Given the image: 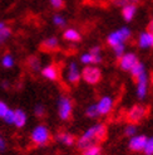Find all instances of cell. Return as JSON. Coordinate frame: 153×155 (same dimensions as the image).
<instances>
[{"instance_id": "obj_1", "label": "cell", "mask_w": 153, "mask_h": 155, "mask_svg": "<svg viewBox=\"0 0 153 155\" xmlns=\"http://www.w3.org/2000/svg\"><path fill=\"white\" fill-rule=\"evenodd\" d=\"M97 143H98V140H97V126L94 125V126L89 127L86 133L78 139L76 146H78L80 150H84L90 145H97Z\"/></svg>"}, {"instance_id": "obj_2", "label": "cell", "mask_w": 153, "mask_h": 155, "mask_svg": "<svg viewBox=\"0 0 153 155\" xmlns=\"http://www.w3.org/2000/svg\"><path fill=\"white\" fill-rule=\"evenodd\" d=\"M129 37H131V30L124 27V28H120V29L116 30V32L111 33L107 37V43L113 48L118 44H124V42L127 39H129Z\"/></svg>"}, {"instance_id": "obj_3", "label": "cell", "mask_w": 153, "mask_h": 155, "mask_svg": "<svg viewBox=\"0 0 153 155\" xmlns=\"http://www.w3.org/2000/svg\"><path fill=\"white\" fill-rule=\"evenodd\" d=\"M80 77H83V80L89 84H97L102 78V72L98 67L87 66V67H84V69L82 71Z\"/></svg>"}, {"instance_id": "obj_4", "label": "cell", "mask_w": 153, "mask_h": 155, "mask_svg": "<svg viewBox=\"0 0 153 155\" xmlns=\"http://www.w3.org/2000/svg\"><path fill=\"white\" fill-rule=\"evenodd\" d=\"M50 139V134L49 130L45 127L44 125H39L36 126L33 131H32V140L36 144V145H45Z\"/></svg>"}, {"instance_id": "obj_5", "label": "cell", "mask_w": 153, "mask_h": 155, "mask_svg": "<svg viewBox=\"0 0 153 155\" xmlns=\"http://www.w3.org/2000/svg\"><path fill=\"white\" fill-rule=\"evenodd\" d=\"M146 107L143 105H134L133 107H131L127 112V119L131 124H137L142 119L146 117Z\"/></svg>"}, {"instance_id": "obj_6", "label": "cell", "mask_w": 153, "mask_h": 155, "mask_svg": "<svg viewBox=\"0 0 153 155\" xmlns=\"http://www.w3.org/2000/svg\"><path fill=\"white\" fill-rule=\"evenodd\" d=\"M73 111V104L68 97H60L58 101V112L62 120H68Z\"/></svg>"}, {"instance_id": "obj_7", "label": "cell", "mask_w": 153, "mask_h": 155, "mask_svg": "<svg viewBox=\"0 0 153 155\" xmlns=\"http://www.w3.org/2000/svg\"><path fill=\"white\" fill-rule=\"evenodd\" d=\"M137 81V97L139 100H143L147 96V91H148V77L147 72L144 71L141 74H138L134 78Z\"/></svg>"}, {"instance_id": "obj_8", "label": "cell", "mask_w": 153, "mask_h": 155, "mask_svg": "<svg viewBox=\"0 0 153 155\" xmlns=\"http://www.w3.org/2000/svg\"><path fill=\"white\" fill-rule=\"evenodd\" d=\"M138 58H137V56L134 53H124L123 56H122L119 58V67L120 69H123V71H131V69L138 63Z\"/></svg>"}, {"instance_id": "obj_9", "label": "cell", "mask_w": 153, "mask_h": 155, "mask_svg": "<svg viewBox=\"0 0 153 155\" xmlns=\"http://www.w3.org/2000/svg\"><path fill=\"white\" fill-rule=\"evenodd\" d=\"M95 106H97L98 116H105L107 114H109V112L112 111L113 98H112L111 96H103V97L95 104Z\"/></svg>"}, {"instance_id": "obj_10", "label": "cell", "mask_w": 153, "mask_h": 155, "mask_svg": "<svg viewBox=\"0 0 153 155\" xmlns=\"http://www.w3.org/2000/svg\"><path fill=\"white\" fill-rule=\"evenodd\" d=\"M147 136L146 135H134L131 137V140L128 143L129 149L132 151H143L144 145L147 143Z\"/></svg>"}, {"instance_id": "obj_11", "label": "cell", "mask_w": 153, "mask_h": 155, "mask_svg": "<svg viewBox=\"0 0 153 155\" xmlns=\"http://www.w3.org/2000/svg\"><path fill=\"white\" fill-rule=\"evenodd\" d=\"M67 78H68V81H69L70 83H73V84L79 82V80H80V72H79V68H78V66H76L75 62H70V63H69Z\"/></svg>"}, {"instance_id": "obj_12", "label": "cell", "mask_w": 153, "mask_h": 155, "mask_svg": "<svg viewBox=\"0 0 153 155\" xmlns=\"http://www.w3.org/2000/svg\"><path fill=\"white\" fill-rule=\"evenodd\" d=\"M138 45L142 49L153 48V33H149V32L141 33L138 38Z\"/></svg>"}, {"instance_id": "obj_13", "label": "cell", "mask_w": 153, "mask_h": 155, "mask_svg": "<svg viewBox=\"0 0 153 155\" xmlns=\"http://www.w3.org/2000/svg\"><path fill=\"white\" fill-rule=\"evenodd\" d=\"M42 74L50 81H55L58 78V69L54 64H50L42 69Z\"/></svg>"}, {"instance_id": "obj_14", "label": "cell", "mask_w": 153, "mask_h": 155, "mask_svg": "<svg viewBox=\"0 0 153 155\" xmlns=\"http://www.w3.org/2000/svg\"><path fill=\"white\" fill-rule=\"evenodd\" d=\"M80 62L83 64H92V63L98 64V63H101L102 62V56L101 54H98V56H93V54H90L88 52V53H84L83 56L80 57Z\"/></svg>"}, {"instance_id": "obj_15", "label": "cell", "mask_w": 153, "mask_h": 155, "mask_svg": "<svg viewBox=\"0 0 153 155\" xmlns=\"http://www.w3.org/2000/svg\"><path fill=\"white\" fill-rule=\"evenodd\" d=\"M27 124V115L23 110L14 111V125L18 127H23Z\"/></svg>"}, {"instance_id": "obj_16", "label": "cell", "mask_w": 153, "mask_h": 155, "mask_svg": "<svg viewBox=\"0 0 153 155\" xmlns=\"http://www.w3.org/2000/svg\"><path fill=\"white\" fill-rule=\"evenodd\" d=\"M136 12H137L136 5H126V6L122 8V15H123L126 21H131L136 15Z\"/></svg>"}, {"instance_id": "obj_17", "label": "cell", "mask_w": 153, "mask_h": 155, "mask_svg": "<svg viewBox=\"0 0 153 155\" xmlns=\"http://www.w3.org/2000/svg\"><path fill=\"white\" fill-rule=\"evenodd\" d=\"M63 38L68 42H79L82 37L79 32H76L75 29H67L63 33Z\"/></svg>"}, {"instance_id": "obj_18", "label": "cell", "mask_w": 153, "mask_h": 155, "mask_svg": "<svg viewBox=\"0 0 153 155\" xmlns=\"http://www.w3.org/2000/svg\"><path fill=\"white\" fill-rule=\"evenodd\" d=\"M58 45H59V43H58L57 38H55V37H50V38L45 39V41L42 43V48H43L44 51H55V49L58 48Z\"/></svg>"}, {"instance_id": "obj_19", "label": "cell", "mask_w": 153, "mask_h": 155, "mask_svg": "<svg viewBox=\"0 0 153 155\" xmlns=\"http://www.w3.org/2000/svg\"><path fill=\"white\" fill-rule=\"evenodd\" d=\"M57 140L60 141V143H63L64 145H68V146H70L75 143V139L72 134L69 133H59L57 135Z\"/></svg>"}, {"instance_id": "obj_20", "label": "cell", "mask_w": 153, "mask_h": 155, "mask_svg": "<svg viewBox=\"0 0 153 155\" xmlns=\"http://www.w3.org/2000/svg\"><path fill=\"white\" fill-rule=\"evenodd\" d=\"M28 66L33 69L34 72H38L40 69V59L35 57V56H32L28 58Z\"/></svg>"}, {"instance_id": "obj_21", "label": "cell", "mask_w": 153, "mask_h": 155, "mask_svg": "<svg viewBox=\"0 0 153 155\" xmlns=\"http://www.w3.org/2000/svg\"><path fill=\"white\" fill-rule=\"evenodd\" d=\"M95 126H97V140H98V143L103 141L107 136V127L103 124H97Z\"/></svg>"}, {"instance_id": "obj_22", "label": "cell", "mask_w": 153, "mask_h": 155, "mask_svg": "<svg viewBox=\"0 0 153 155\" xmlns=\"http://www.w3.org/2000/svg\"><path fill=\"white\" fill-rule=\"evenodd\" d=\"M83 155H102V149L98 145H90L83 150Z\"/></svg>"}, {"instance_id": "obj_23", "label": "cell", "mask_w": 153, "mask_h": 155, "mask_svg": "<svg viewBox=\"0 0 153 155\" xmlns=\"http://www.w3.org/2000/svg\"><path fill=\"white\" fill-rule=\"evenodd\" d=\"M144 71H146V67H144V64H143V63H141V62H138V63H137V64H136V66H134V67H133L129 72H131V74H132L133 78H136L137 76L141 74V73H142V72H144Z\"/></svg>"}, {"instance_id": "obj_24", "label": "cell", "mask_w": 153, "mask_h": 155, "mask_svg": "<svg viewBox=\"0 0 153 155\" xmlns=\"http://www.w3.org/2000/svg\"><path fill=\"white\" fill-rule=\"evenodd\" d=\"M10 35H11V29L10 28L4 27L3 29H0V44H3Z\"/></svg>"}, {"instance_id": "obj_25", "label": "cell", "mask_w": 153, "mask_h": 155, "mask_svg": "<svg viewBox=\"0 0 153 155\" xmlns=\"http://www.w3.org/2000/svg\"><path fill=\"white\" fill-rule=\"evenodd\" d=\"M113 3L117 6L123 8L126 5H137L139 3V0H113Z\"/></svg>"}, {"instance_id": "obj_26", "label": "cell", "mask_w": 153, "mask_h": 155, "mask_svg": "<svg viewBox=\"0 0 153 155\" xmlns=\"http://www.w3.org/2000/svg\"><path fill=\"white\" fill-rule=\"evenodd\" d=\"M2 64H3V67H5V68H11V67L14 66V59H13V57L10 56V54H5V56L3 57Z\"/></svg>"}, {"instance_id": "obj_27", "label": "cell", "mask_w": 153, "mask_h": 155, "mask_svg": "<svg viewBox=\"0 0 153 155\" xmlns=\"http://www.w3.org/2000/svg\"><path fill=\"white\" fill-rule=\"evenodd\" d=\"M143 151L146 155H153V136L147 139V143H146V145H144Z\"/></svg>"}, {"instance_id": "obj_28", "label": "cell", "mask_w": 153, "mask_h": 155, "mask_svg": "<svg viewBox=\"0 0 153 155\" xmlns=\"http://www.w3.org/2000/svg\"><path fill=\"white\" fill-rule=\"evenodd\" d=\"M53 23L57 25V27H60V28H63V27H65V24H67V21H65V19L62 17V15H54L53 17Z\"/></svg>"}, {"instance_id": "obj_29", "label": "cell", "mask_w": 153, "mask_h": 155, "mask_svg": "<svg viewBox=\"0 0 153 155\" xmlns=\"http://www.w3.org/2000/svg\"><path fill=\"white\" fill-rule=\"evenodd\" d=\"M86 114L88 117H95V116H98V112H97V106L95 104H92L87 107V110H86Z\"/></svg>"}, {"instance_id": "obj_30", "label": "cell", "mask_w": 153, "mask_h": 155, "mask_svg": "<svg viewBox=\"0 0 153 155\" xmlns=\"http://www.w3.org/2000/svg\"><path fill=\"white\" fill-rule=\"evenodd\" d=\"M124 134H126L127 136H129V137L134 136V135L137 134V127L133 125V124H131V125L126 126V129H124Z\"/></svg>"}, {"instance_id": "obj_31", "label": "cell", "mask_w": 153, "mask_h": 155, "mask_svg": "<svg viewBox=\"0 0 153 155\" xmlns=\"http://www.w3.org/2000/svg\"><path fill=\"white\" fill-rule=\"evenodd\" d=\"M113 51H114V54H116L117 58H120L124 54V44H118L116 47H113Z\"/></svg>"}, {"instance_id": "obj_32", "label": "cell", "mask_w": 153, "mask_h": 155, "mask_svg": "<svg viewBox=\"0 0 153 155\" xmlns=\"http://www.w3.org/2000/svg\"><path fill=\"white\" fill-rule=\"evenodd\" d=\"M4 121L6 124H14V111L13 110H8V112L4 116Z\"/></svg>"}, {"instance_id": "obj_33", "label": "cell", "mask_w": 153, "mask_h": 155, "mask_svg": "<svg viewBox=\"0 0 153 155\" xmlns=\"http://www.w3.org/2000/svg\"><path fill=\"white\" fill-rule=\"evenodd\" d=\"M34 112H35V115L38 116V117H42V116H44V114H45V108L42 105H36L35 108H34Z\"/></svg>"}, {"instance_id": "obj_34", "label": "cell", "mask_w": 153, "mask_h": 155, "mask_svg": "<svg viewBox=\"0 0 153 155\" xmlns=\"http://www.w3.org/2000/svg\"><path fill=\"white\" fill-rule=\"evenodd\" d=\"M50 4L53 5V8H55V9H62L64 6L63 0H50Z\"/></svg>"}, {"instance_id": "obj_35", "label": "cell", "mask_w": 153, "mask_h": 155, "mask_svg": "<svg viewBox=\"0 0 153 155\" xmlns=\"http://www.w3.org/2000/svg\"><path fill=\"white\" fill-rule=\"evenodd\" d=\"M8 110H9V107L6 106V104L0 101V117H4L5 114L8 112Z\"/></svg>"}, {"instance_id": "obj_36", "label": "cell", "mask_w": 153, "mask_h": 155, "mask_svg": "<svg viewBox=\"0 0 153 155\" xmlns=\"http://www.w3.org/2000/svg\"><path fill=\"white\" fill-rule=\"evenodd\" d=\"M101 47H98V45H95V47H93V48H90V51H89V53L90 54H93V56H98V54H101Z\"/></svg>"}, {"instance_id": "obj_37", "label": "cell", "mask_w": 153, "mask_h": 155, "mask_svg": "<svg viewBox=\"0 0 153 155\" xmlns=\"http://www.w3.org/2000/svg\"><path fill=\"white\" fill-rule=\"evenodd\" d=\"M5 149V141L3 140V137L0 136V150H4Z\"/></svg>"}, {"instance_id": "obj_38", "label": "cell", "mask_w": 153, "mask_h": 155, "mask_svg": "<svg viewBox=\"0 0 153 155\" xmlns=\"http://www.w3.org/2000/svg\"><path fill=\"white\" fill-rule=\"evenodd\" d=\"M147 32H149V33H153V20L148 24V27H147Z\"/></svg>"}, {"instance_id": "obj_39", "label": "cell", "mask_w": 153, "mask_h": 155, "mask_svg": "<svg viewBox=\"0 0 153 155\" xmlns=\"http://www.w3.org/2000/svg\"><path fill=\"white\" fill-rule=\"evenodd\" d=\"M4 27H6V25H5V23H4V21H0V29H3Z\"/></svg>"}, {"instance_id": "obj_40", "label": "cell", "mask_w": 153, "mask_h": 155, "mask_svg": "<svg viewBox=\"0 0 153 155\" xmlns=\"http://www.w3.org/2000/svg\"><path fill=\"white\" fill-rule=\"evenodd\" d=\"M152 82H153V77H152Z\"/></svg>"}]
</instances>
